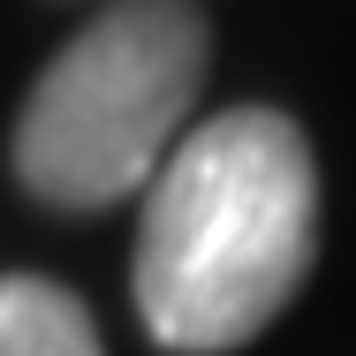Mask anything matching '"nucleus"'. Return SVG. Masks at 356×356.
I'll list each match as a JSON object with an SVG mask.
<instances>
[{
  "label": "nucleus",
  "instance_id": "obj_1",
  "mask_svg": "<svg viewBox=\"0 0 356 356\" xmlns=\"http://www.w3.org/2000/svg\"><path fill=\"white\" fill-rule=\"evenodd\" d=\"M318 250V167L273 106H227L167 152L137 227V318L175 356L266 334Z\"/></svg>",
  "mask_w": 356,
  "mask_h": 356
},
{
  "label": "nucleus",
  "instance_id": "obj_2",
  "mask_svg": "<svg viewBox=\"0 0 356 356\" xmlns=\"http://www.w3.org/2000/svg\"><path fill=\"white\" fill-rule=\"evenodd\" d=\"M205 15L190 0H114L31 83L15 122V175L31 197L99 213L152 190L167 152L190 137L205 83Z\"/></svg>",
  "mask_w": 356,
  "mask_h": 356
},
{
  "label": "nucleus",
  "instance_id": "obj_3",
  "mask_svg": "<svg viewBox=\"0 0 356 356\" xmlns=\"http://www.w3.org/2000/svg\"><path fill=\"white\" fill-rule=\"evenodd\" d=\"M0 356H106L91 311L46 273H0Z\"/></svg>",
  "mask_w": 356,
  "mask_h": 356
}]
</instances>
